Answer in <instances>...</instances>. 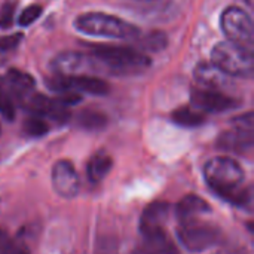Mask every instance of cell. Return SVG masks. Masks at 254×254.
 Returning <instances> with one entry per match:
<instances>
[{
	"label": "cell",
	"instance_id": "6da1fadb",
	"mask_svg": "<svg viewBox=\"0 0 254 254\" xmlns=\"http://www.w3.org/2000/svg\"><path fill=\"white\" fill-rule=\"evenodd\" d=\"M204 177L208 188L222 199L237 205L249 207L252 202L250 188H244V170L229 156L210 159L204 167Z\"/></svg>",
	"mask_w": 254,
	"mask_h": 254
},
{
	"label": "cell",
	"instance_id": "7a4b0ae2",
	"mask_svg": "<svg viewBox=\"0 0 254 254\" xmlns=\"http://www.w3.org/2000/svg\"><path fill=\"white\" fill-rule=\"evenodd\" d=\"M95 61L104 64L113 74H135L150 65V58L128 46L116 45H94L91 49Z\"/></svg>",
	"mask_w": 254,
	"mask_h": 254
},
{
	"label": "cell",
	"instance_id": "3957f363",
	"mask_svg": "<svg viewBox=\"0 0 254 254\" xmlns=\"http://www.w3.org/2000/svg\"><path fill=\"white\" fill-rule=\"evenodd\" d=\"M74 27L88 36L110 37V39H131L137 37L140 30L118 16L103 12L82 13L74 19Z\"/></svg>",
	"mask_w": 254,
	"mask_h": 254
},
{
	"label": "cell",
	"instance_id": "277c9868",
	"mask_svg": "<svg viewBox=\"0 0 254 254\" xmlns=\"http://www.w3.org/2000/svg\"><path fill=\"white\" fill-rule=\"evenodd\" d=\"M211 63L228 76H234V77L253 76V51H249L229 40L220 42L213 48Z\"/></svg>",
	"mask_w": 254,
	"mask_h": 254
},
{
	"label": "cell",
	"instance_id": "5b68a950",
	"mask_svg": "<svg viewBox=\"0 0 254 254\" xmlns=\"http://www.w3.org/2000/svg\"><path fill=\"white\" fill-rule=\"evenodd\" d=\"M177 238L185 249L198 253L216 246L222 240V231L219 226L198 217L180 222L177 228Z\"/></svg>",
	"mask_w": 254,
	"mask_h": 254
},
{
	"label": "cell",
	"instance_id": "8992f818",
	"mask_svg": "<svg viewBox=\"0 0 254 254\" xmlns=\"http://www.w3.org/2000/svg\"><path fill=\"white\" fill-rule=\"evenodd\" d=\"M222 30L229 42L253 51L254 27L252 16L238 6L228 7L220 18Z\"/></svg>",
	"mask_w": 254,
	"mask_h": 254
},
{
	"label": "cell",
	"instance_id": "52a82bcc",
	"mask_svg": "<svg viewBox=\"0 0 254 254\" xmlns=\"http://www.w3.org/2000/svg\"><path fill=\"white\" fill-rule=\"evenodd\" d=\"M46 85L49 89L55 92L74 91L79 94L86 92L92 95H107L110 91V86L106 80L88 74H70V76L55 74L54 77L46 80Z\"/></svg>",
	"mask_w": 254,
	"mask_h": 254
},
{
	"label": "cell",
	"instance_id": "ba28073f",
	"mask_svg": "<svg viewBox=\"0 0 254 254\" xmlns=\"http://www.w3.org/2000/svg\"><path fill=\"white\" fill-rule=\"evenodd\" d=\"M190 103L195 109L204 113H222L237 109L241 101L232 95H226L217 89L193 86L190 91Z\"/></svg>",
	"mask_w": 254,
	"mask_h": 254
},
{
	"label": "cell",
	"instance_id": "9c48e42d",
	"mask_svg": "<svg viewBox=\"0 0 254 254\" xmlns=\"http://www.w3.org/2000/svg\"><path fill=\"white\" fill-rule=\"evenodd\" d=\"M31 115L40 116L43 119H51L58 124H64L70 119V110L67 106L61 104L57 98H49L42 94L31 92L21 101Z\"/></svg>",
	"mask_w": 254,
	"mask_h": 254
},
{
	"label": "cell",
	"instance_id": "30bf717a",
	"mask_svg": "<svg viewBox=\"0 0 254 254\" xmlns=\"http://www.w3.org/2000/svg\"><path fill=\"white\" fill-rule=\"evenodd\" d=\"M171 213V205L167 201H153L146 205L140 217V232L143 238L165 234V225Z\"/></svg>",
	"mask_w": 254,
	"mask_h": 254
},
{
	"label": "cell",
	"instance_id": "8fae6325",
	"mask_svg": "<svg viewBox=\"0 0 254 254\" xmlns=\"http://www.w3.org/2000/svg\"><path fill=\"white\" fill-rule=\"evenodd\" d=\"M51 179H52L54 190L61 198L71 199L79 193V189H80L79 176L70 161H64V159L58 161L52 167Z\"/></svg>",
	"mask_w": 254,
	"mask_h": 254
},
{
	"label": "cell",
	"instance_id": "7c38bea8",
	"mask_svg": "<svg viewBox=\"0 0 254 254\" xmlns=\"http://www.w3.org/2000/svg\"><path fill=\"white\" fill-rule=\"evenodd\" d=\"M254 144L253 128L235 127L222 132L217 138V147L225 152L247 155L252 152Z\"/></svg>",
	"mask_w": 254,
	"mask_h": 254
},
{
	"label": "cell",
	"instance_id": "4fadbf2b",
	"mask_svg": "<svg viewBox=\"0 0 254 254\" xmlns=\"http://www.w3.org/2000/svg\"><path fill=\"white\" fill-rule=\"evenodd\" d=\"M51 67L55 71V74L70 76V74H77V71H85V70L94 68L95 60L89 58L85 54L68 51V52H61L60 55H57L52 60Z\"/></svg>",
	"mask_w": 254,
	"mask_h": 254
},
{
	"label": "cell",
	"instance_id": "5bb4252c",
	"mask_svg": "<svg viewBox=\"0 0 254 254\" xmlns=\"http://www.w3.org/2000/svg\"><path fill=\"white\" fill-rule=\"evenodd\" d=\"M193 76L198 82V86L208 89L222 91L223 88H228L231 83L229 76L225 74L220 68H217L213 63H199L193 71Z\"/></svg>",
	"mask_w": 254,
	"mask_h": 254
},
{
	"label": "cell",
	"instance_id": "9a60e30c",
	"mask_svg": "<svg viewBox=\"0 0 254 254\" xmlns=\"http://www.w3.org/2000/svg\"><path fill=\"white\" fill-rule=\"evenodd\" d=\"M210 211H211L210 204L198 195L185 196L176 207V216H177L179 222L198 219V217H201Z\"/></svg>",
	"mask_w": 254,
	"mask_h": 254
},
{
	"label": "cell",
	"instance_id": "2e32d148",
	"mask_svg": "<svg viewBox=\"0 0 254 254\" xmlns=\"http://www.w3.org/2000/svg\"><path fill=\"white\" fill-rule=\"evenodd\" d=\"M134 254H180V252L165 232L161 235L144 238Z\"/></svg>",
	"mask_w": 254,
	"mask_h": 254
},
{
	"label": "cell",
	"instance_id": "e0dca14e",
	"mask_svg": "<svg viewBox=\"0 0 254 254\" xmlns=\"http://www.w3.org/2000/svg\"><path fill=\"white\" fill-rule=\"evenodd\" d=\"M112 167H113L112 156L107 152L100 150L95 155H92V158L89 159V162L86 165V176L91 183H94V185L100 183L107 177Z\"/></svg>",
	"mask_w": 254,
	"mask_h": 254
},
{
	"label": "cell",
	"instance_id": "ac0fdd59",
	"mask_svg": "<svg viewBox=\"0 0 254 254\" xmlns=\"http://www.w3.org/2000/svg\"><path fill=\"white\" fill-rule=\"evenodd\" d=\"M6 80H7V85L10 86L12 92L22 101L27 95H30L34 89V79L28 74V73H24L21 70H16V68H10L7 71V76H6Z\"/></svg>",
	"mask_w": 254,
	"mask_h": 254
},
{
	"label": "cell",
	"instance_id": "d6986e66",
	"mask_svg": "<svg viewBox=\"0 0 254 254\" xmlns=\"http://www.w3.org/2000/svg\"><path fill=\"white\" fill-rule=\"evenodd\" d=\"M171 119L174 124H177L180 127L193 128V127L202 125L207 121V116L204 112L195 109L193 106H183V107H179L173 112Z\"/></svg>",
	"mask_w": 254,
	"mask_h": 254
},
{
	"label": "cell",
	"instance_id": "ffe728a7",
	"mask_svg": "<svg viewBox=\"0 0 254 254\" xmlns=\"http://www.w3.org/2000/svg\"><path fill=\"white\" fill-rule=\"evenodd\" d=\"M77 124L86 131H100L109 124V118L97 109H85L77 116Z\"/></svg>",
	"mask_w": 254,
	"mask_h": 254
},
{
	"label": "cell",
	"instance_id": "44dd1931",
	"mask_svg": "<svg viewBox=\"0 0 254 254\" xmlns=\"http://www.w3.org/2000/svg\"><path fill=\"white\" fill-rule=\"evenodd\" d=\"M22 131L28 137H42L49 132V124L40 116L30 115L22 122Z\"/></svg>",
	"mask_w": 254,
	"mask_h": 254
},
{
	"label": "cell",
	"instance_id": "7402d4cb",
	"mask_svg": "<svg viewBox=\"0 0 254 254\" xmlns=\"http://www.w3.org/2000/svg\"><path fill=\"white\" fill-rule=\"evenodd\" d=\"M141 46L147 51H152V52L164 51L168 46V36L159 30L150 31L141 39Z\"/></svg>",
	"mask_w": 254,
	"mask_h": 254
},
{
	"label": "cell",
	"instance_id": "603a6c76",
	"mask_svg": "<svg viewBox=\"0 0 254 254\" xmlns=\"http://www.w3.org/2000/svg\"><path fill=\"white\" fill-rule=\"evenodd\" d=\"M0 115L6 121H12L15 118V106L10 98V95L6 92L1 80H0Z\"/></svg>",
	"mask_w": 254,
	"mask_h": 254
},
{
	"label": "cell",
	"instance_id": "cb8c5ba5",
	"mask_svg": "<svg viewBox=\"0 0 254 254\" xmlns=\"http://www.w3.org/2000/svg\"><path fill=\"white\" fill-rule=\"evenodd\" d=\"M40 15H42V6H39V4H31V6L25 7V9L21 12V15L18 16V24L22 25V27L31 25Z\"/></svg>",
	"mask_w": 254,
	"mask_h": 254
},
{
	"label": "cell",
	"instance_id": "d4e9b609",
	"mask_svg": "<svg viewBox=\"0 0 254 254\" xmlns=\"http://www.w3.org/2000/svg\"><path fill=\"white\" fill-rule=\"evenodd\" d=\"M57 94L58 95L55 98L67 107L74 106L82 101V95H79V92H74V91H63V92H57Z\"/></svg>",
	"mask_w": 254,
	"mask_h": 254
},
{
	"label": "cell",
	"instance_id": "484cf974",
	"mask_svg": "<svg viewBox=\"0 0 254 254\" xmlns=\"http://www.w3.org/2000/svg\"><path fill=\"white\" fill-rule=\"evenodd\" d=\"M21 40H22L21 33L3 36V37H0V51H10V49L16 48L21 43Z\"/></svg>",
	"mask_w": 254,
	"mask_h": 254
},
{
	"label": "cell",
	"instance_id": "4316f807",
	"mask_svg": "<svg viewBox=\"0 0 254 254\" xmlns=\"http://www.w3.org/2000/svg\"><path fill=\"white\" fill-rule=\"evenodd\" d=\"M13 12H15V4L7 3L4 4L3 10L0 12V27H9L13 21Z\"/></svg>",
	"mask_w": 254,
	"mask_h": 254
},
{
	"label": "cell",
	"instance_id": "83f0119b",
	"mask_svg": "<svg viewBox=\"0 0 254 254\" xmlns=\"http://www.w3.org/2000/svg\"><path fill=\"white\" fill-rule=\"evenodd\" d=\"M7 238H9L7 232H6L4 229L0 228V253H1V249H3V246H4V243L7 241Z\"/></svg>",
	"mask_w": 254,
	"mask_h": 254
},
{
	"label": "cell",
	"instance_id": "f1b7e54d",
	"mask_svg": "<svg viewBox=\"0 0 254 254\" xmlns=\"http://www.w3.org/2000/svg\"><path fill=\"white\" fill-rule=\"evenodd\" d=\"M214 254H241L240 252H237V250H231V249H225V250H220V252H217V253Z\"/></svg>",
	"mask_w": 254,
	"mask_h": 254
}]
</instances>
